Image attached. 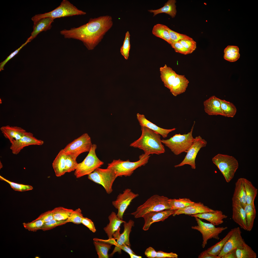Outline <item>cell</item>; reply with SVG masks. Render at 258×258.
Returning <instances> with one entry per match:
<instances>
[{"label":"cell","instance_id":"cell-1","mask_svg":"<svg viewBox=\"0 0 258 258\" xmlns=\"http://www.w3.org/2000/svg\"><path fill=\"white\" fill-rule=\"evenodd\" d=\"M112 17L109 15L91 18L86 23L77 27L61 30L60 34L66 38L82 41L89 50H92L101 41L112 27Z\"/></svg>","mask_w":258,"mask_h":258},{"label":"cell","instance_id":"cell-2","mask_svg":"<svg viewBox=\"0 0 258 258\" xmlns=\"http://www.w3.org/2000/svg\"><path fill=\"white\" fill-rule=\"evenodd\" d=\"M141 130L140 136L131 143L130 146L141 150L149 155H160L165 152L160 134L144 126H141Z\"/></svg>","mask_w":258,"mask_h":258},{"label":"cell","instance_id":"cell-3","mask_svg":"<svg viewBox=\"0 0 258 258\" xmlns=\"http://www.w3.org/2000/svg\"><path fill=\"white\" fill-rule=\"evenodd\" d=\"M150 156L146 153L142 154L140 155L139 160L135 162L130 161L129 160L125 161L120 159L113 160L108 164L107 167L113 170L117 177L130 176L137 169L147 164Z\"/></svg>","mask_w":258,"mask_h":258},{"label":"cell","instance_id":"cell-4","mask_svg":"<svg viewBox=\"0 0 258 258\" xmlns=\"http://www.w3.org/2000/svg\"><path fill=\"white\" fill-rule=\"evenodd\" d=\"M195 123L194 121L190 131L187 134H176L168 139L162 140V143L175 155H178L183 152L187 153L194 141V138L192 133Z\"/></svg>","mask_w":258,"mask_h":258},{"label":"cell","instance_id":"cell-5","mask_svg":"<svg viewBox=\"0 0 258 258\" xmlns=\"http://www.w3.org/2000/svg\"><path fill=\"white\" fill-rule=\"evenodd\" d=\"M86 13L79 10L67 0H63L60 5L53 10L48 12L35 15L31 19L33 23L43 18L55 19L76 15H84Z\"/></svg>","mask_w":258,"mask_h":258},{"label":"cell","instance_id":"cell-6","mask_svg":"<svg viewBox=\"0 0 258 258\" xmlns=\"http://www.w3.org/2000/svg\"><path fill=\"white\" fill-rule=\"evenodd\" d=\"M169 199L163 196L154 195L139 206L135 211L131 214L137 218L142 217L145 214L149 212L170 209L168 201Z\"/></svg>","mask_w":258,"mask_h":258},{"label":"cell","instance_id":"cell-7","mask_svg":"<svg viewBox=\"0 0 258 258\" xmlns=\"http://www.w3.org/2000/svg\"><path fill=\"white\" fill-rule=\"evenodd\" d=\"M212 161L221 172L226 182H229L238 167L237 161L232 156L220 154L214 157Z\"/></svg>","mask_w":258,"mask_h":258},{"label":"cell","instance_id":"cell-8","mask_svg":"<svg viewBox=\"0 0 258 258\" xmlns=\"http://www.w3.org/2000/svg\"><path fill=\"white\" fill-rule=\"evenodd\" d=\"M97 146L92 144L89 153L82 161L78 163L74 175L76 178L88 175L104 164V162L97 157L96 153Z\"/></svg>","mask_w":258,"mask_h":258},{"label":"cell","instance_id":"cell-9","mask_svg":"<svg viewBox=\"0 0 258 258\" xmlns=\"http://www.w3.org/2000/svg\"><path fill=\"white\" fill-rule=\"evenodd\" d=\"M115 172L111 169L98 168L88 176L89 180L101 185L108 194L112 192V186L117 177Z\"/></svg>","mask_w":258,"mask_h":258},{"label":"cell","instance_id":"cell-10","mask_svg":"<svg viewBox=\"0 0 258 258\" xmlns=\"http://www.w3.org/2000/svg\"><path fill=\"white\" fill-rule=\"evenodd\" d=\"M92 145L90 137L88 134L85 133L68 144L63 149L66 155L76 160L81 154L89 152Z\"/></svg>","mask_w":258,"mask_h":258},{"label":"cell","instance_id":"cell-11","mask_svg":"<svg viewBox=\"0 0 258 258\" xmlns=\"http://www.w3.org/2000/svg\"><path fill=\"white\" fill-rule=\"evenodd\" d=\"M198 225L191 227L192 229L199 231L202 235V247L204 248L207 244L208 240L212 238L217 240L220 239L219 234L227 229V226L216 227L211 223L203 221L200 218L194 217Z\"/></svg>","mask_w":258,"mask_h":258},{"label":"cell","instance_id":"cell-12","mask_svg":"<svg viewBox=\"0 0 258 258\" xmlns=\"http://www.w3.org/2000/svg\"><path fill=\"white\" fill-rule=\"evenodd\" d=\"M207 142L200 135L194 138L193 143L188 152L182 161L178 164L175 165V167L188 165L191 166L192 169L196 168L195 159L197 154L200 149L205 147Z\"/></svg>","mask_w":258,"mask_h":258},{"label":"cell","instance_id":"cell-13","mask_svg":"<svg viewBox=\"0 0 258 258\" xmlns=\"http://www.w3.org/2000/svg\"><path fill=\"white\" fill-rule=\"evenodd\" d=\"M138 194L132 192L129 188H127L122 193L119 194L116 199L112 201L113 205L118 210L117 217L123 220L124 214L132 201L139 196Z\"/></svg>","mask_w":258,"mask_h":258},{"label":"cell","instance_id":"cell-14","mask_svg":"<svg viewBox=\"0 0 258 258\" xmlns=\"http://www.w3.org/2000/svg\"><path fill=\"white\" fill-rule=\"evenodd\" d=\"M44 143L43 140L34 137L32 133L26 132L20 139L11 144L10 148L13 154L17 155L26 147L32 145H41Z\"/></svg>","mask_w":258,"mask_h":258},{"label":"cell","instance_id":"cell-15","mask_svg":"<svg viewBox=\"0 0 258 258\" xmlns=\"http://www.w3.org/2000/svg\"><path fill=\"white\" fill-rule=\"evenodd\" d=\"M234 229L231 235L218 256L220 258L228 252L242 246L245 242L241 235V231L239 227H236Z\"/></svg>","mask_w":258,"mask_h":258},{"label":"cell","instance_id":"cell-16","mask_svg":"<svg viewBox=\"0 0 258 258\" xmlns=\"http://www.w3.org/2000/svg\"><path fill=\"white\" fill-rule=\"evenodd\" d=\"M175 210L167 209L151 212L146 213L142 217L144 220L143 229L145 231L148 230L153 223L164 221L170 216L173 215L174 213Z\"/></svg>","mask_w":258,"mask_h":258},{"label":"cell","instance_id":"cell-17","mask_svg":"<svg viewBox=\"0 0 258 258\" xmlns=\"http://www.w3.org/2000/svg\"><path fill=\"white\" fill-rule=\"evenodd\" d=\"M200 202L195 203L185 208L175 210L173 216L184 214L189 215L207 212H214L215 211Z\"/></svg>","mask_w":258,"mask_h":258},{"label":"cell","instance_id":"cell-18","mask_svg":"<svg viewBox=\"0 0 258 258\" xmlns=\"http://www.w3.org/2000/svg\"><path fill=\"white\" fill-rule=\"evenodd\" d=\"M0 130L4 137L9 140L11 144L20 139L26 132L21 127L9 125L2 126Z\"/></svg>","mask_w":258,"mask_h":258},{"label":"cell","instance_id":"cell-19","mask_svg":"<svg viewBox=\"0 0 258 258\" xmlns=\"http://www.w3.org/2000/svg\"><path fill=\"white\" fill-rule=\"evenodd\" d=\"M137 118L141 126H144L148 128L159 134L164 138L167 137L170 132L176 129L175 128L168 129L160 128L147 120L144 115L139 113L137 114Z\"/></svg>","mask_w":258,"mask_h":258},{"label":"cell","instance_id":"cell-20","mask_svg":"<svg viewBox=\"0 0 258 258\" xmlns=\"http://www.w3.org/2000/svg\"><path fill=\"white\" fill-rule=\"evenodd\" d=\"M191 216L205 220L215 226L222 224L224 222L223 220L227 217V215L224 214L222 211L219 210H215L214 212L198 214L191 215Z\"/></svg>","mask_w":258,"mask_h":258},{"label":"cell","instance_id":"cell-21","mask_svg":"<svg viewBox=\"0 0 258 258\" xmlns=\"http://www.w3.org/2000/svg\"><path fill=\"white\" fill-rule=\"evenodd\" d=\"M203 104L204 111L208 115L223 116L220 99L215 96H212L205 101Z\"/></svg>","mask_w":258,"mask_h":258},{"label":"cell","instance_id":"cell-22","mask_svg":"<svg viewBox=\"0 0 258 258\" xmlns=\"http://www.w3.org/2000/svg\"><path fill=\"white\" fill-rule=\"evenodd\" d=\"M232 218L241 228L247 231L246 214L244 208L236 203H232Z\"/></svg>","mask_w":258,"mask_h":258},{"label":"cell","instance_id":"cell-23","mask_svg":"<svg viewBox=\"0 0 258 258\" xmlns=\"http://www.w3.org/2000/svg\"><path fill=\"white\" fill-rule=\"evenodd\" d=\"M232 203H236L244 208L247 204L246 193L242 178L238 179L236 182L233 196Z\"/></svg>","mask_w":258,"mask_h":258},{"label":"cell","instance_id":"cell-24","mask_svg":"<svg viewBox=\"0 0 258 258\" xmlns=\"http://www.w3.org/2000/svg\"><path fill=\"white\" fill-rule=\"evenodd\" d=\"M109 223L103 228V230L108 237V239L112 240L113 234L120 227L121 224L125 221L119 219L117 214L112 212L108 217Z\"/></svg>","mask_w":258,"mask_h":258},{"label":"cell","instance_id":"cell-25","mask_svg":"<svg viewBox=\"0 0 258 258\" xmlns=\"http://www.w3.org/2000/svg\"><path fill=\"white\" fill-rule=\"evenodd\" d=\"M189 82L184 75L177 74L170 89V92L175 96L184 92Z\"/></svg>","mask_w":258,"mask_h":258},{"label":"cell","instance_id":"cell-26","mask_svg":"<svg viewBox=\"0 0 258 258\" xmlns=\"http://www.w3.org/2000/svg\"><path fill=\"white\" fill-rule=\"evenodd\" d=\"M54 19L49 17L43 18L34 23L33 31L29 37L31 41L36 38L40 32L50 29L52 26V23Z\"/></svg>","mask_w":258,"mask_h":258},{"label":"cell","instance_id":"cell-27","mask_svg":"<svg viewBox=\"0 0 258 258\" xmlns=\"http://www.w3.org/2000/svg\"><path fill=\"white\" fill-rule=\"evenodd\" d=\"M160 71V77L164 86L170 90L177 74L166 64L161 67Z\"/></svg>","mask_w":258,"mask_h":258},{"label":"cell","instance_id":"cell-28","mask_svg":"<svg viewBox=\"0 0 258 258\" xmlns=\"http://www.w3.org/2000/svg\"><path fill=\"white\" fill-rule=\"evenodd\" d=\"M66 155L63 149L61 150L56 156L52 163V167L56 176L60 177L66 173L65 158Z\"/></svg>","mask_w":258,"mask_h":258},{"label":"cell","instance_id":"cell-29","mask_svg":"<svg viewBox=\"0 0 258 258\" xmlns=\"http://www.w3.org/2000/svg\"><path fill=\"white\" fill-rule=\"evenodd\" d=\"M93 244L99 258H108V253L112 245L103 240L95 238L93 239Z\"/></svg>","mask_w":258,"mask_h":258},{"label":"cell","instance_id":"cell-30","mask_svg":"<svg viewBox=\"0 0 258 258\" xmlns=\"http://www.w3.org/2000/svg\"><path fill=\"white\" fill-rule=\"evenodd\" d=\"M242 178L246 193L247 204H254V201L258 194V189L250 181L246 178Z\"/></svg>","mask_w":258,"mask_h":258},{"label":"cell","instance_id":"cell-31","mask_svg":"<svg viewBox=\"0 0 258 258\" xmlns=\"http://www.w3.org/2000/svg\"><path fill=\"white\" fill-rule=\"evenodd\" d=\"M175 0H169L161 8L156 10H150L148 11L151 13H153V16L161 13L167 14L172 18L174 17L176 14L177 10L175 3Z\"/></svg>","mask_w":258,"mask_h":258},{"label":"cell","instance_id":"cell-32","mask_svg":"<svg viewBox=\"0 0 258 258\" xmlns=\"http://www.w3.org/2000/svg\"><path fill=\"white\" fill-rule=\"evenodd\" d=\"M244 209L246 216L247 231H250L253 227L254 221L256 215V211L254 204H247Z\"/></svg>","mask_w":258,"mask_h":258},{"label":"cell","instance_id":"cell-33","mask_svg":"<svg viewBox=\"0 0 258 258\" xmlns=\"http://www.w3.org/2000/svg\"><path fill=\"white\" fill-rule=\"evenodd\" d=\"M234 230V228L231 229L222 240L206 250L207 253L211 255L218 256L220 253L225 244L231 236Z\"/></svg>","mask_w":258,"mask_h":258},{"label":"cell","instance_id":"cell-34","mask_svg":"<svg viewBox=\"0 0 258 258\" xmlns=\"http://www.w3.org/2000/svg\"><path fill=\"white\" fill-rule=\"evenodd\" d=\"M236 258H256L257 256L256 253L245 242L236 249Z\"/></svg>","mask_w":258,"mask_h":258},{"label":"cell","instance_id":"cell-35","mask_svg":"<svg viewBox=\"0 0 258 258\" xmlns=\"http://www.w3.org/2000/svg\"><path fill=\"white\" fill-rule=\"evenodd\" d=\"M163 25L158 24L153 27L152 32L157 37L164 40L171 45L172 42L168 31L165 28Z\"/></svg>","mask_w":258,"mask_h":258},{"label":"cell","instance_id":"cell-36","mask_svg":"<svg viewBox=\"0 0 258 258\" xmlns=\"http://www.w3.org/2000/svg\"><path fill=\"white\" fill-rule=\"evenodd\" d=\"M168 201L170 209L174 210L185 208L194 203L189 199L187 198L169 199Z\"/></svg>","mask_w":258,"mask_h":258},{"label":"cell","instance_id":"cell-37","mask_svg":"<svg viewBox=\"0 0 258 258\" xmlns=\"http://www.w3.org/2000/svg\"><path fill=\"white\" fill-rule=\"evenodd\" d=\"M221 108L223 116L233 118L235 115L237 109L236 106L232 103L225 100L220 99Z\"/></svg>","mask_w":258,"mask_h":258},{"label":"cell","instance_id":"cell-38","mask_svg":"<svg viewBox=\"0 0 258 258\" xmlns=\"http://www.w3.org/2000/svg\"><path fill=\"white\" fill-rule=\"evenodd\" d=\"M134 222L129 220L128 222L124 223V230L123 232L120 234V239L124 245L130 247L129 236L132 227L134 226Z\"/></svg>","mask_w":258,"mask_h":258},{"label":"cell","instance_id":"cell-39","mask_svg":"<svg viewBox=\"0 0 258 258\" xmlns=\"http://www.w3.org/2000/svg\"><path fill=\"white\" fill-rule=\"evenodd\" d=\"M238 47L234 46H228L224 50V59L231 62L237 60L239 58L240 54Z\"/></svg>","mask_w":258,"mask_h":258},{"label":"cell","instance_id":"cell-40","mask_svg":"<svg viewBox=\"0 0 258 258\" xmlns=\"http://www.w3.org/2000/svg\"><path fill=\"white\" fill-rule=\"evenodd\" d=\"M52 210L54 219L58 220H67L73 210L62 207L55 208Z\"/></svg>","mask_w":258,"mask_h":258},{"label":"cell","instance_id":"cell-41","mask_svg":"<svg viewBox=\"0 0 258 258\" xmlns=\"http://www.w3.org/2000/svg\"><path fill=\"white\" fill-rule=\"evenodd\" d=\"M130 36L128 31L125 33L123 44L120 49V52L121 55L126 59H127L129 56V53L130 49Z\"/></svg>","mask_w":258,"mask_h":258},{"label":"cell","instance_id":"cell-42","mask_svg":"<svg viewBox=\"0 0 258 258\" xmlns=\"http://www.w3.org/2000/svg\"><path fill=\"white\" fill-rule=\"evenodd\" d=\"M84 217L82 211L80 208L73 210L68 218L66 220L67 223L71 222L78 225L81 223Z\"/></svg>","mask_w":258,"mask_h":258},{"label":"cell","instance_id":"cell-43","mask_svg":"<svg viewBox=\"0 0 258 258\" xmlns=\"http://www.w3.org/2000/svg\"><path fill=\"white\" fill-rule=\"evenodd\" d=\"M0 179L3 180L8 183L11 188L14 190L21 192H23L31 190L33 189L31 186L19 184L10 181L6 179L1 176H0Z\"/></svg>","mask_w":258,"mask_h":258},{"label":"cell","instance_id":"cell-44","mask_svg":"<svg viewBox=\"0 0 258 258\" xmlns=\"http://www.w3.org/2000/svg\"><path fill=\"white\" fill-rule=\"evenodd\" d=\"M44 222L41 220H33L28 223L24 222L23 225L24 228L29 231L36 232L40 230Z\"/></svg>","mask_w":258,"mask_h":258},{"label":"cell","instance_id":"cell-45","mask_svg":"<svg viewBox=\"0 0 258 258\" xmlns=\"http://www.w3.org/2000/svg\"><path fill=\"white\" fill-rule=\"evenodd\" d=\"M192 53L196 48V43L192 38L188 36L178 41Z\"/></svg>","mask_w":258,"mask_h":258},{"label":"cell","instance_id":"cell-46","mask_svg":"<svg viewBox=\"0 0 258 258\" xmlns=\"http://www.w3.org/2000/svg\"><path fill=\"white\" fill-rule=\"evenodd\" d=\"M66 220H58L53 219L50 221L44 223L40 229L44 231L51 230L57 226L66 224L67 223Z\"/></svg>","mask_w":258,"mask_h":258},{"label":"cell","instance_id":"cell-47","mask_svg":"<svg viewBox=\"0 0 258 258\" xmlns=\"http://www.w3.org/2000/svg\"><path fill=\"white\" fill-rule=\"evenodd\" d=\"M65 164L66 172H70L75 170L78 163L76 160L70 156L66 155Z\"/></svg>","mask_w":258,"mask_h":258},{"label":"cell","instance_id":"cell-48","mask_svg":"<svg viewBox=\"0 0 258 258\" xmlns=\"http://www.w3.org/2000/svg\"><path fill=\"white\" fill-rule=\"evenodd\" d=\"M120 227L113 234V238L115 239H117V241L115 245V248L112 253L109 255L110 256H112L115 253L117 252H118L120 253H121L122 249L120 248V246L124 245L121 242L120 239Z\"/></svg>","mask_w":258,"mask_h":258},{"label":"cell","instance_id":"cell-49","mask_svg":"<svg viewBox=\"0 0 258 258\" xmlns=\"http://www.w3.org/2000/svg\"><path fill=\"white\" fill-rule=\"evenodd\" d=\"M164 28L168 31L172 43L174 42H178L180 40L188 36L186 35L179 33L174 31L166 25H164Z\"/></svg>","mask_w":258,"mask_h":258},{"label":"cell","instance_id":"cell-50","mask_svg":"<svg viewBox=\"0 0 258 258\" xmlns=\"http://www.w3.org/2000/svg\"><path fill=\"white\" fill-rule=\"evenodd\" d=\"M171 45L176 52L184 55L191 53L190 51L178 41L173 42Z\"/></svg>","mask_w":258,"mask_h":258},{"label":"cell","instance_id":"cell-51","mask_svg":"<svg viewBox=\"0 0 258 258\" xmlns=\"http://www.w3.org/2000/svg\"><path fill=\"white\" fill-rule=\"evenodd\" d=\"M31 41L30 38L29 37L27 39L26 42L23 44L21 46L18 48L15 51L11 53L7 58L3 61L1 62L0 64V70H3L4 66L7 62L10 59L16 55L17 54L20 50L24 46L26 45L27 43Z\"/></svg>","mask_w":258,"mask_h":258},{"label":"cell","instance_id":"cell-52","mask_svg":"<svg viewBox=\"0 0 258 258\" xmlns=\"http://www.w3.org/2000/svg\"><path fill=\"white\" fill-rule=\"evenodd\" d=\"M53 219L52 210H50L42 214L34 220H41L45 223L50 221Z\"/></svg>","mask_w":258,"mask_h":258},{"label":"cell","instance_id":"cell-53","mask_svg":"<svg viewBox=\"0 0 258 258\" xmlns=\"http://www.w3.org/2000/svg\"><path fill=\"white\" fill-rule=\"evenodd\" d=\"M81 223L87 227L92 232L95 233L96 232V230L94 223L89 218L84 217L82 219Z\"/></svg>","mask_w":258,"mask_h":258},{"label":"cell","instance_id":"cell-54","mask_svg":"<svg viewBox=\"0 0 258 258\" xmlns=\"http://www.w3.org/2000/svg\"><path fill=\"white\" fill-rule=\"evenodd\" d=\"M178 255L172 252L166 253L160 251L157 252L156 258H177Z\"/></svg>","mask_w":258,"mask_h":258},{"label":"cell","instance_id":"cell-55","mask_svg":"<svg viewBox=\"0 0 258 258\" xmlns=\"http://www.w3.org/2000/svg\"><path fill=\"white\" fill-rule=\"evenodd\" d=\"M157 252L152 247H149L145 252V255L149 258H156Z\"/></svg>","mask_w":258,"mask_h":258},{"label":"cell","instance_id":"cell-56","mask_svg":"<svg viewBox=\"0 0 258 258\" xmlns=\"http://www.w3.org/2000/svg\"><path fill=\"white\" fill-rule=\"evenodd\" d=\"M199 258H220L218 256H214L209 254L206 250L202 252L199 255Z\"/></svg>","mask_w":258,"mask_h":258},{"label":"cell","instance_id":"cell-57","mask_svg":"<svg viewBox=\"0 0 258 258\" xmlns=\"http://www.w3.org/2000/svg\"><path fill=\"white\" fill-rule=\"evenodd\" d=\"M236 250H234L228 252L222 256L221 258H236Z\"/></svg>","mask_w":258,"mask_h":258},{"label":"cell","instance_id":"cell-58","mask_svg":"<svg viewBox=\"0 0 258 258\" xmlns=\"http://www.w3.org/2000/svg\"><path fill=\"white\" fill-rule=\"evenodd\" d=\"M120 248L122 250H123L128 253L129 255L132 254H135L131 249L130 247L123 245L121 246Z\"/></svg>","mask_w":258,"mask_h":258},{"label":"cell","instance_id":"cell-59","mask_svg":"<svg viewBox=\"0 0 258 258\" xmlns=\"http://www.w3.org/2000/svg\"><path fill=\"white\" fill-rule=\"evenodd\" d=\"M131 258H141L142 257L137 255L135 254H132L129 255Z\"/></svg>","mask_w":258,"mask_h":258},{"label":"cell","instance_id":"cell-60","mask_svg":"<svg viewBox=\"0 0 258 258\" xmlns=\"http://www.w3.org/2000/svg\"><path fill=\"white\" fill-rule=\"evenodd\" d=\"M36 257L35 258H39V257H37H37Z\"/></svg>","mask_w":258,"mask_h":258}]
</instances>
